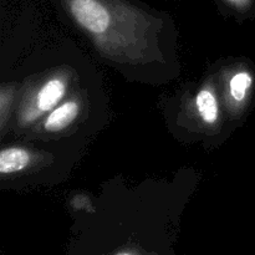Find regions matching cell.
Returning a JSON list of instances; mask_svg holds the SVG:
<instances>
[{
  "label": "cell",
  "instance_id": "obj_1",
  "mask_svg": "<svg viewBox=\"0 0 255 255\" xmlns=\"http://www.w3.org/2000/svg\"><path fill=\"white\" fill-rule=\"evenodd\" d=\"M97 51L119 64L144 65L162 57L157 15L127 0H60Z\"/></svg>",
  "mask_w": 255,
  "mask_h": 255
},
{
  "label": "cell",
  "instance_id": "obj_2",
  "mask_svg": "<svg viewBox=\"0 0 255 255\" xmlns=\"http://www.w3.org/2000/svg\"><path fill=\"white\" fill-rule=\"evenodd\" d=\"M70 80L69 70L59 69L26 87L16 109L17 127L27 128L54 110L66 96Z\"/></svg>",
  "mask_w": 255,
  "mask_h": 255
},
{
  "label": "cell",
  "instance_id": "obj_3",
  "mask_svg": "<svg viewBox=\"0 0 255 255\" xmlns=\"http://www.w3.org/2000/svg\"><path fill=\"white\" fill-rule=\"evenodd\" d=\"M255 75L247 65H237L227 70L223 80V105L232 119H239L246 112L253 96Z\"/></svg>",
  "mask_w": 255,
  "mask_h": 255
},
{
  "label": "cell",
  "instance_id": "obj_4",
  "mask_svg": "<svg viewBox=\"0 0 255 255\" xmlns=\"http://www.w3.org/2000/svg\"><path fill=\"white\" fill-rule=\"evenodd\" d=\"M194 112L203 126L214 128L221 124V100L213 80H207L197 91Z\"/></svg>",
  "mask_w": 255,
  "mask_h": 255
},
{
  "label": "cell",
  "instance_id": "obj_5",
  "mask_svg": "<svg viewBox=\"0 0 255 255\" xmlns=\"http://www.w3.org/2000/svg\"><path fill=\"white\" fill-rule=\"evenodd\" d=\"M81 111V104L77 99H70L59 104L42 119L41 129L46 133H57L74 124Z\"/></svg>",
  "mask_w": 255,
  "mask_h": 255
},
{
  "label": "cell",
  "instance_id": "obj_6",
  "mask_svg": "<svg viewBox=\"0 0 255 255\" xmlns=\"http://www.w3.org/2000/svg\"><path fill=\"white\" fill-rule=\"evenodd\" d=\"M31 152L24 147H5L0 151V174L10 176L26 169L32 163Z\"/></svg>",
  "mask_w": 255,
  "mask_h": 255
},
{
  "label": "cell",
  "instance_id": "obj_7",
  "mask_svg": "<svg viewBox=\"0 0 255 255\" xmlns=\"http://www.w3.org/2000/svg\"><path fill=\"white\" fill-rule=\"evenodd\" d=\"M15 100V86L14 85L2 84L0 87V129L1 136H4L6 128L7 120L10 117L12 104Z\"/></svg>",
  "mask_w": 255,
  "mask_h": 255
},
{
  "label": "cell",
  "instance_id": "obj_8",
  "mask_svg": "<svg viewBox=\"0 0 255 255\" xmlns=\"http://www.w3.org/2000/svg\"><path fill=\"white\" fill-rule=\"evenodd\" d=\"M237 12H249L255 6V0H219Z\"/></svg>",
  "mask_w": 255,
  "mask_h": 255
},
{
  "label": "cell",
  "instance_id": "obj_9",
  "mask_svg": "<svg viewBox=\"0 0 255 255\" xmlns=\"http://www.w3.org/2000/svg\"><path fill=\"white\" fill-rule=\"evenodd\" d=\"M117 255H129V254H127V253H120V254H117Z\"/></svg>",
  "mask_w": 255,
  "mask_h": 255
}]
</instances>
